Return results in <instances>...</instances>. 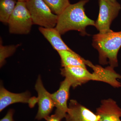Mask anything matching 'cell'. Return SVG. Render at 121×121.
<instances>
[{"mask_svg": "<svg viewBox=\"0 0 121 121\" xmlns=\"http://www.w3.org/2000/svg\"><path fill=\"white\" fill-rule=\"evenodd\" d=\"M89 0H80L75 4H70L58 16L55 28L60 35L71 30H76L82 35H87L86 27L95 25V21L87 17L85 13L84 6Z\"/></svg>", "mask_w": 121, "mask_h": 121, "instance_id": "obj_1", "label": "cell"}, {"mask_svg": "<svg viewBox=\"0 0 121 121\" xmlns=\"http://www.w3.org/2000/svg\"><path fill=\"white\" fill-rule=\"evenodd\" d=\"M92 45L99 52L100 64H109L113 68L118 66L117 55L121 47V31L111 30L106 33L94 35Z\"/></svg>", "mask_w": 121, "mask_h": 121, "instance_id": "obj_2", "label": "cell"}, {"mask_svg": "<svg viewBox=\"0 0 121 121\" xmlns=\"http://www.w3.org/2000/svg\"><path fill=\"white\" fill-rule=\"evenodd\" d=\"M26 3L33 24L47 28L55 27L58 16L52 12L43 0H28Z\"/></svg>", "mask_w": 121, "mask_h": 121, "instance_id": "obj_3", "label": "cell"}, {"mask_svg": "<svg viewBox=\"0 0 121 121\" xmlns=\"http://www.w3.org/2000/svg\"><path fill=\"white\" fill-rule=\"evenodd\" d=\"M8 24L11 34L27 35L30 33L33 23L26 2L17 1Z\"/></svg>", "mask_w": 121, "mask_h": 121, "instance_id": "obj_4", "label": "cell"}, {"mask_svg": "<svg viewBox=\"0 0 121 121\" xmlns=\"http://www.w3.org/2000/svg\"><path fill=\"white\" fill-rule=\"evenodd\" d=\"M99 12L95 26L99 33L110 31V26L117 16L121 9V5L117 0H99Z\"/></svg>", "mask_w": 121, "mask_h": 121, "instance_id": "obj_5", "label": "cell"}, {"mask_svg": "<svg viewBox=\"0 0 121 121\" xmlns=\"http://www.w3.org/2000/svg\"><path fill=\"white\" fill-rule=\"evenodd\" d=\"M61 74L67 79L71 86L75 88L91 80L103 82L101 76L98 72L91 73L86 68L81 66H67L61 69Z\"/></svg>", "mask_w": 121, "mask_h": 121, "instance_id": "obj_6", "label": "cell"}, {"mask_svg": "<svg viewBox=\"0 0 121 121\" xmlns=\"http://www.w3.org/2000/svg\"><path fill=\"white\" fill-rule=\"evenodd\" d=\"M35 88L38 93L39 105V110L35 118L38 120L45 119L50 115L55 107L52 94L48 92L44 88L40 75L36 81Z\"/></svg>", "mask_w": 121, "mask_h": 121, "instance_id": "obj_7", "label": "cell"}, {"mask_svg": "<svg viewBox=\"0 0 121 121\" xmlns=\"http://www.w3.org/2000/svg\"><path fill=\"white\" fill-rule=\"evenodd\" d=\"M71 84L65 78L61 82L57 91L52 94V97L56 110L54 114L62 120L65 118L68 110L67 101L69 97V90Z\"/></svg>", "mask_w": 121, "mask_h": 121, "instance_id": "obj_8", "label": "cell"}, {"mask_svg": "<svg viewBox=\"0 0 121 121\" xmlns=\"http://www.w3.org/2000/svg\"><path fill=\"white\" fill-rule=\"evenodd\" d=\"M66 121H99L98 116L75 99L69 102Z\"/></svg>", "mask_w": 121, "mask_h": 121, "instance_id": "obj_9", "label": "cell"}, {"mask_svg": "<svg viewBox=\"0 0 121 121\" xmlns=\"http://www.w3.org/2000/svg\"><path fill=\"white\" fill-rule=\"evenodd\" d=\"M95 113L99 121H121V108L112 99L102 100Z\"/></svg>", "mask_w": 121, "mask_h": 121, "instance_id": "obj_10", "label": "cell"}, {"mask_svg": "<svg viewBox=\"0 0 121 121\" xmlns=\"http://www.w3.org/2000/svg\"><path fill=\"white\" fill-rule=\"evenodd\" d=\"M32 99L28 92L15 94L11 93L1 86L0 89V111L1 112L8 106L16 103H28L31 102Z\"/></svg>", "mask_w": 121, "mask_h": 121, "instance_id": "obj_11", "label": "cell"}, {"mask_svg": "<svg viewBox=\"0 0 121 121\" xmlns=\"http://www.w3.org/2000/svg\"><path fill=\"white\" fill-rule=\"evenodd\" d=\"M39 30L57 52L67 50L73 51L63 41L61 35L55 28H47L40 27Z\"/></svg>", "mask_w": 121, "mask_h": 121, "instance_id": "obj_12", "label": "cell"}, {"mask_svg": "<svg viewBox=\"0 0 121 121\" xmlns=\"http://www.w3.org/2000/svg\"><path fill=\"white\" fill-rule=\"evenodd\" d=\"M63 67L67 66H81L86 68L87 60L74 52L64 50L58 52Z\"/></svg>", "mask_w": 121, "mask_h": 121, "instance_id": "obj_13", "label": "cell"}, {"mask_svg": "<svg viewBox=\"0 0 121 121\" xmlns=\"http://www.w3.org/2000/svg\"><path fill=\"white\" fill-rule=\"evenodd\" d=\"M17 0H0V21L8 24L9 17L14 10Z\"/></svg>", "mask_w": 121, "mask_h": 121, "instance_id": "obj_14", "label": "cell"}, {"mask_svg": "<svg viewBox=\"0 0 121 121\" xmlns=\"http://www.w3.org/2000/svg\"><path fill=\"white\" fill-rule=\"evenodd\" d=\"M54 14L59 16L70 4L69 0H43Z\"/></svg>", "mask_w": 121, "mask_h": 121, "instance_id": "obj_15", "label": "cell"}, {"mask_svg": "<svg viewBox=\"0 0 121 121\" xmlns=\"http://www.w3.org/2000/svg\"><path fill=\"white\" fill-rule=\"evenodd\" d=\"M18 45L4 46L0 40V65L2 67L4 64L6 58L11 56L15 52Z\"/></svg>", "mask_w": 121, "mask_h": 121, "instance_id": "obj_16", "label": "cell"}, {"mask_svg": "<svg viewBox=\"0 0 121 121\" xmlns=\"http://www.w3.org/2000/svg\"><path fill=\"white\" fill-rule=\"evenodd\" d=\"M14 111L13 109L9 110L3 118L0 121H15L13 119Z\"/></svg>", "mask_w": 121, "mask_h": 121, "instance_id": "obj_17", "label": "cell"}, {"mask_svg": "<svg viewBox=\"0 0 121 121\" xmlns=\"http://www.w3.org/2000/svg\"><path fill=\"white\" fill-rule=\"evenodd\" d=\"M46 121H61V120L55 114L48 116L45 119Z\"/></svg>", "mask_w": 121, "mask_h": 121, "instance_id": "obj_18", "label": "cell"}, {"mask_svg": "<svg viewBox=\"0 0 121 121\" xmlns=\"http://www.w3.org/2000/svg\"><path fill=\"white\" fill-rule=\"evenodd\" d=\"M17 0V1L26 2L28 0Z\"/></svg>", "mask_w": 121, "mask_h": 121, "instance_id": "obj_19", "label": "cell"}]
</instances>
